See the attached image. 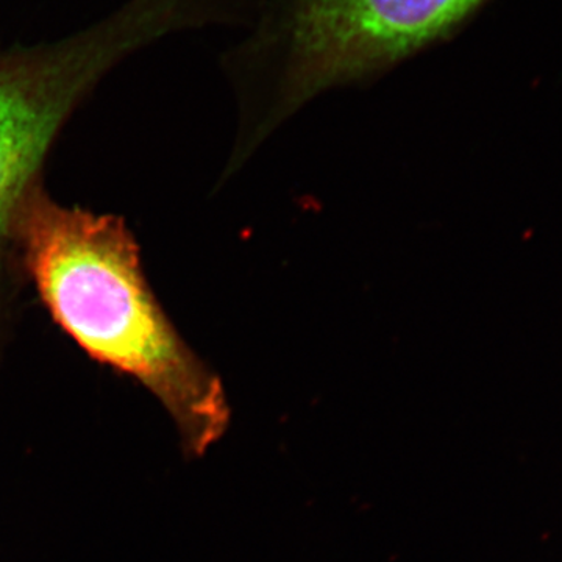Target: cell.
I'll return each mask as SVG.
<instances>
[{"instance_id": "6da1fadb", "label": "cell", "mask_w": 562, "mask_h": 562, "mask_svg": "<svg viewBox=\"0 0 562 562\" xmlns=\"http://www.w3.org/2000/svg\"><path fill=\"white\" fill-rule=\"evenodd\" d=\"M13 239L22 281L65 335L149 390L187 453L220 441L231 424L224 386L162 308L124 217L63 205L40 181L18 209Z\"/></svg>"}, {"instance_id": "7a4b0ae2", "label": "cell", "mask_w": 562, "mask_h": 562, "mask_svg": "<svg viewBox=\"0 0 562 562\" xmlns=\"http://www.w3.org/2000/svg\"><path fill=\"white\" fill-rule=\"evenodd\" d=\"M487 0H266L224 57L241 128L232 169L317 95L372 83L452 40Z\"/></svg>"}, {"instance_id": "3957f363", "label": "cell", "mask_w": 562, "mask_h": 562, "mask_svg": "<svg viewBox=\"0 0 562 562\" xmlns=\"http://www.w3.org/2000/svg\"><path fill=\"white\" fill-rule=\"evenodd\" d=\"M179 0H131L101 24L44 46L0 50V339L24 284L13 227L43 181L52 147L85 99L117 63L181 31Z\"/></svg>"}]
</instances>
